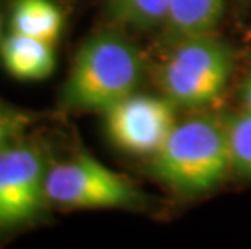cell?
Returning <instances> with one entry per match:
<instances>
[{
  "label": "cell",
  "mask_w": 251,
  "mask_h": 249,
  "mask_svg": "<svg viewBox=\"0 0 251 249\" xmlns=\"http://www.w3.org/2000/svg\"><path fill=\"white\" fill-rule=\"evenodd\" d=\"M2 57L7 70L20 79H44L55 67L50 42L15 31L3 41Z\"/></svg>",
  "instance_id": "7"
},
{
  "label": "cell",
  "mask_w": 251,
  "mask_h": 249,
  "mask_svg": "<svg viewBox=\"0 0 251 249\" xmlns=\"http://www.w3.org/2000/svg\"><path fill=\"white\" fill-rule=\"evenodd\" d=\"M114 12L131 24L149 28L165 20L169 0H110Z\"/></svg>",
  "instance_id": "11"
},
{
  "label": "cell",
  "mask_w": 251,
  "mask_h": 249,
  "mask_svg": "<svg viewBox=\"0 0 251 249\" xmlns=\"http://www.w3.org/2000/svg\"><path fill=\"white\" fill-rule=\"evenodd\" d=\"M104 116L112 144L131 156H156L177 125L169 97L136 92L112 105Z\"/></svg>",
  "instance_id": "5"
},
{
  "label": "cell",
  "mask_w": 251,
  "mask_h": 249,
  "mask_svg": "<svg viewBox=\"0 0 251 249\" xmlns=\"http://www.w3.org/2000/svg\"><path fill=\"white\" fill-rule=\"evenodd\" d=\"M230 71V50L219 41L195 36L186 38L164 63L161 86L175 105L201 107L221 96Z\"/></svg>",
  "instance_id": "3"
},
{
  "label": "cell",
  "mask_w": 251,
  "mask_h": 249,
  "mask_svg": "<svg viewBox=\"0 0 251 249\" xmlns=\"http://www.w3.org/2000/svg\"><path fill=\"white\" fill-rule=\"evenodd\" d=\"M230 167L227 130L212 118L177 123L154 156L157 178L183 193L214 188Z\"/></svg>",
  "instance_id": "2"
},
{
  "label": "cell",
  "mask_w": 251,
  "mask_h": 249,
  "mask_svg": "<svg viewBox=\"0 0 251 249\" xmlns=\"http://www.w3.org/2000/svg\"><path fill=\"white\" fill-rule=\"evenodd\" d=\"M224 0H169L164 23L185 38L204 36L222 17Z\"/></svg>",
  "instance_id": "8"
},
{
  "label": "cell",
  "mask_w": 251,
  "mask_h": 249,
  "mask_svg": "<svg viewBox=\"0 0 251 249\" xmlns=\"http://www.w3.org/2000/svg\"><path fill=\"white\" fill-rule=\"evenodd\" d=\"M28 125L29 116L26 112H21L0 100V151L15 144V139L23 133Z\"/></svg>",
  "instance_id": "12"
},
{
  "label": "cell",
  "mask_w": 251,
  "mask_h": 249,
  "mask_svg": "<svg viewBox=\"0 0 251 249\" xmlns=\"http://www.w3.org/2000/svg\"><path fill=\"white\" fill-rule=\"evenodd\" d=\"M243 104L247 107V112L251 113V73L243 84Z\"/></svg>",
  "instance_id": "13"
},
{
  "label": "cell",
  "mask_w": 251,
  "mask_h": 249,
  "mask_svg": "<svg viewBox=\"0 0 251 249\" xmlns=\"http://www.w3.org/2000/svg\"><path fill=\"white\" fill-rule=\"evenodd\" d=\"M63 26L62 12L50 0H17L12 13V28L31 38L54 44Z\"/></svg>",
  "instance_id": "9"
},
{
  "label": "cell",
  "mask_w": 251,
  "mask_h": 249,
  "mask_svg": "<svg viewBox=\"0 0 251 249\" xmlns=\"http://www.w3.org/2000/svg\"><path fill=\"white\" fill-rule=\"evenodd\" d=\"M46 198L58 205L78 209H110L131 205L136 191L125 177L89 156L47 168Z\"/></svg>",
  "instance_id": "4"
},
{
  "label": "cell",
  "mask_w": 251,
  "mask_h": 249,
  "mask_svg": "<svg viewBox=\"0 0 251 249\" xmlns=\"http://www.w3.org/2000/svg\"><path fill=\"white\" fill-rule=\"evenodd\" d=\"M143 78L140 52L120 34L99 33L83 44L63 86L62 102L75 112H105L136 92Z\"/></svg>",
  "instance_id": "1"
},
{
  "label": "cell",
  "mask_w": 251,
  "mask_h": 249,
  "mask_svg": "<svg viewBox=\"0 0 251 249\" xmlns=\"http://www.w3.org/2000/svg\"><path fill=\"white\" fill-rule=\"evenodd\" d=\"M0 33H2V18H0Z\"/></svg>",
  "instance_id": "14"
},
{
  "label": "cell",
  "mask_w": 251,
  "mask_h": 249,
  "mask_svg": "<svg viewBox=\"0 0 251 249\" xmlns=\"http://www.w3.org/2000/svg\"><path fill=\"white\" fill-rule=\"evenodd\" d=\"M226 130L232 168L251 177V113L233 116Z\"/></svg>",
  "instance_id": "10"
},
{
  "label": "cell",
  "mask_w": 251,
  "mask_h": 249,
  "mask_svg": "<svg viewBox=\"0 0 251 249\" xmlns=\"http://www.w3.org/2000/svg\"><path fill=\"white\" fill-rule=\"evenodd\" d=\"M47 165L39 149L12 144L0 151V228L29 222L46 198Z\"/></svg>",
  "instance_id": "6"
}]
</instances>
